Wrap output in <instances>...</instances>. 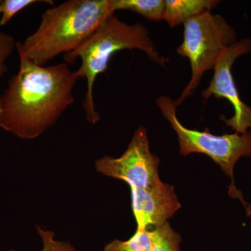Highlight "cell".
I'll return each instance as SVG.
<instances>
[{
    "label": "cell",
    "instance_id": "obj_1",
    "mask_svg": "<svg viewBox=\"0 0 251 251\" xmlns=\"http://www.w3.org/2000/svg\"><path fill=\"white\" fill-rule=\"evenodd\" d=\"M19 70L1 97L0 126L21 139L38 138L73 105L79 77L67 63L44 67L32 62L16 42Z\"/></svg>",
    "mask_w": 251,
    "mask_h": 251
},
{
    "label": "cell",
    "instance_id": "obj_2",
    "mask_svg": "<svg viewBox=\"0 0 251 251\" xmlns=\"http://www.w3.org/2000/svg\"><path fill=\"white\" fill-rule=\"evenodd\" d=\"M115 12L113 0H69L46 10L39 27L20 45L30 60L46 67L77 49Z\"/></svg>",
    "mask_w": 251,
    "mask_h": 251
},
{
    "label": "cell",
    "instance_id": "obj_3",
    "mask_svg": "<svg viewBox=\"0 0 251 251\" xmlns=\"http://www.w3.org/2000/svg\"><path fill=\"white\" fill-rule=\"evenodd\" d=\"M138 49L148 54L158 65H165V58L156 50L148 29L142 23L128 24L115 15L107 18L94 34L77 49L64 55L67 64L81 60L76 71L80 79L87 80V92L84 100V111L87 122L96 125L100 120L94 103V87L99 74L108 69L112 55L123 50Z\"/></svg>",
    "mask_w": 251,
    "mask_h": 251
},
{
    "label": "cell",
    "instance_id": "obj_4",
    "mask_svg": "<svg viewBox=\"0 0 251 251\" xmlns=\"http://www.w3.org/2000/svg\"><path fill=\"white\" fill-rule=\"evenodd\" d=\"M156 105L177 135L180 154L187 156L200 153L210 157L230 179L229 196L239 200L247 216L251 217V206L244 201L242 191L237 189L233 174L236 163L241 158H251V130L244 133L215 135L206 128L204 131L190 129L180 122L176 116L175 100L171 97L162 96L156 99Z\"/></svg>",
    "mask_w": 251,
    "mask_h": 251
},
{
    "label": "cell",
    "instance_id": "obj_5",
    "mask_svg": "<svg viewBox=\"0 0 251 251\" xmlns=\"http://www.w3.org/2000/svg\"><path fill=\"white\" fill-rule=\"evenodd\" d=\"M184 39L176 52L187 57L191 64V80L180 97L176 106L194 93L204 73L214 69L218 57L226 48L237 41V33L221 15L203 13L184 23Z\"/></svg>",
    "mask_w": 251,
    "mask_h": 251
},
{
    "label": "cell",
    "instance_id": "obj_6",
    "mask_svg": "<svg viewBox=\"0 0 251 251\" xmlns=\"http://www.w3.org/2000/svg\"><path fill=\"white\" fill-rule=\"evenodd\" d=\"M159 163L158 157L150 151L146 128L140 126L121 156H103L95 162V169L105 176L122 180L130 188H148L161 181Z\"/></svg>",
    "mask_w": 251,
    "mask_h": 251
},
{
    "label": "cell",
    "instance_id": "obj_7",
    "mask_svg": "<svg viewBox=\"0 0 251 251\" xmlns=\"http://www.w3.org/2000/svg\"><path fill=\"white\" fill-rule=\"evenodd\" d=\"M250 52V38H244L225 49L216 60L213 69L214 76L209 87L202 92L205 100L214 96L217 99H227L232 104L233 116L229 119L221 116V119L226 126L237 133H244L251 130V107L244 103L239 96L232 76V67L237 58Z\"/></svg>",
    "mask_w": 251,
    "mask_h": 251
},
{
    "label": "cell",
    "instance_id": "obj_8",
    "mask_svg": "<svg viewBox=\"0 0 251 251\" xmlns=\"http://www.w3.org/2000/svg\"><path fill=\"white\" fill-rule=\"evenodd\" d=\"M137 229L151 230L168 222L180 207L174 187L160 181L148 188H130Z\"/></svg>",
    "mask_w": 251,
    "mask_h": 251
},
{
    "label": "cell",
    "instance_id": "obj_9",
    "mask_svg": "<svg viewBox=\"0 0 251 251\" xmlns=\"http://www.w3.org/2000/svg\"><path fill=\"white\" fill-rule=\"evenodd\" d=\"M221 2L218 0H165L163 20L171 27L180 25L216 8Z\"/></svg>",
    "mask_w": 251,
    "mask_h": 251
},
{
    "label": "cell",
    "instance_id": "obj_10",
    "mask_svg": "<svg viewBox=\"0 0 251 251\" xmlns=\"http://www.w3.org/2000/svg\"><path fill=\"white\" fill-rule=\"evenodd\" d=\"M114 9L128 10L149 21H159L164 17V0H113Z\"/></svg>",
    "mask_w": 251,
    "mask_h": 251
},
{
    "label": "cell",
    "instance_id": "obj_11",
    "mask_svg": "<svg viewBox=\"0 0 251 251\" xmlns=\"http://www.w3.org/2000/svg\"><path fill=\"white\" fill-rule=\"evenodd\" d=\"M181 242V236L166 222L151 229L150 251H180Z\"/></svg>",
    "mask_w": 251,
    "mask_h": 251
},
{
    "label": "cell",
    "instance_id": "obj_12",
    "mask_svg": "<svg viewBox=\"0 0 251 251\" xmlns=\"http://www.w3.org/2000/svg\"><path fill=\"white\" fill-rule=\"evenodd\" d=\"M150 247L151 230L136 229L128 240L115 239L106 244L101 251H150Z\"/></svg>",
    "mask_w": 251,
    "mask_h": 251
},
{
    "label": "cell",
    "instance_id": "obj_13",
    "mask_svg": "<svg viewBox=\"0 0 251 251\" xmlns=\"http://www.w3.org/2000/svg\"><path fill=\"white\" fill-rule=\"evenodd\" d=\"M38 2L36 0H4L0 1V25L4 26L21 10L31 4Z\"/></svg>",
    "mask_w": 251,
    "mask_h": 251
},
{
    "label": "cell",
    "instance_id": "obj_14",
    "mask_svg": "<svg viewBox=\"0 0 251 251\" xmlns=\"http://www.w3.org/2000/svg\"><path fill=\"white\" fill-rule=\"evenodd\" d=\"M36 229L42 240L43 248L41 251H77L70 243L55 239V234L52 231L46 230L41 227Z\"/></svg>",
    "mask_w": 251,
    "mask_h": 251
},
{
    "label": "cell",
    "instance_id": "obj_15",
    "mask_svg": "<svg viewBox=\"0 0 251 251\" xmlns=\"http://www.w3.org/2000/svg\"><path fill=\"white\" fill-rule=\"evenodd\" d=\"M16 42L9 34L0 31V77L7 72L6 61L16 48Z\"/></svg>",
    "mask_w": 251,
    "mask_h": 251
},
{
    "label": "cell",
    "instance_id": "obj_16",
    "mask_svg": "<svg viewBox=\"0 0 251 251\" xmlns=\"http://www.w3.org/2000/svg\"><path fill=\"white\" fill-rule=\"evenodd\" d=\"M1 115H2V105H1V97L0 96V122H1Z\"/></svg>",
    "mask_w": 251,
    "mask_h": 251
}]
</instances>
